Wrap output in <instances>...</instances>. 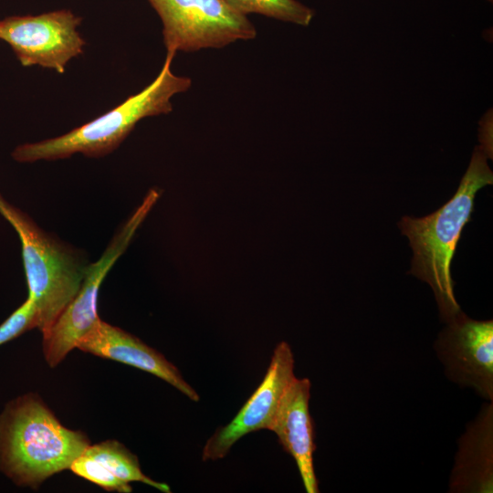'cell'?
I'll return each instance as SVG.
<instances>
[{
	"mask_svg": "<svg viewBox=\"0 0 493 493\" xmlns=\"http://www.w3.org/2000/svg\"><path fill=\"white\" fill-rule=\"evenodd\" d=\"M488 158L486 152L476 146L453 197L427 216H404L399 223L414 251L410 273L432 288L445 322L461 311L454 294L450 265L463 227L474 210L477 192L493 183Z\"/></svg>",
	"mask_w": 493,
	"mask_h": 493,
	"instance_id": "obj_1",
	"label": "cell"
},
{
	"mask_svg": "<svg viewBox=\"0 0 493 493\" xmlns=\"http://www.w3.org/2000/svg\"><path fill=\"white\" fill-rule=\"evenodd\" d=\"M89 446L85 434L65 427L36 394L16 398L0 414V469L17 485L37 487Z\"/></svg>",
	"mask_w": 493,
	"mask_h": 493,
	"instance_id": "obj_2",
	"label": "cell"
},
{
	"mask_svg": "<svg viewBox=\"0 0 493 493\" xmlns=\"http://www.w3.org/2000/svg\"><path fill=\"white\" fill-rule=\"evenodd\" d=\"M174 55L167 53L158 76L140 92L63 135L16 146L12 158L18 163H35L66 159L76 153L100 158L112 152L141 120L171 112L172 98L191 87L188 77L172 71Z\"/></svg>",
	"mask_w": 493,
	"mask_h": 493,
	"instance_id": "obj_3",
	"label": "cell"
},
{
	"mask_svg": "<svg viewBox=\"0 0 493 493\" xmlns=\"http://www.w3.org/2000/svg\"><path fill=\"white\" fill-rule=\"evenodd\" d=\"M0 215L19 237L27 298L36 307L37 329L44 334L78 293L89 262L81 250L43 230L1 193Z\"/></svg>",
	"mask_w": 493,
	"mask_h": 493,
	"instance_id": "obj_4",
	"label": "cell"
},
{
	"mask_svg": "<svg viewBox=\"0 0 493 493\" xmlns=\"http://www.w3.org/2000/svg\"><path fill=\"white\" fill-rule=\"evenodd\" d=\"M159 196L156 190L149 192L141 205L116 232L100 258L89 263L78 293L43 334V352L49 366L55 367L64 360L100 319L98 298L102 281L126 250Z\"/></svg>",
	"mask_w": 493,
	"mask_h": 493,
	"instance_id": "obj_5",
	"label": "cell"
},
{
	"mask_svg": "<svg viewBox=\"0 0 493 493\" xmlns=\"http://www.w3.org/2000/svg\"><path fill=\"white\" fill-rule=\"evenodd\" d=\"M163 23L167 53L221 48L253 39L252 22L226 0H148Z\"/></svg>",
	"mask_w": 493,
	"mask_h": 493,
	"instance_id": "obj_6",
	"label": "cell"
},
{
	"mask_svg": "<svg viewBox=\"0 0 493 493\" xmlns=\"http://www.w3.org/2000/svg\"><path fill=\"white\" fill-rule=\"evenodd\" d=\"M82 18L61 9L37 16H13L0 20V40L25 66H40L58 73L83 52L85 41L78 27Z\"/></svg>",
	"mask_w": 493,
	"mask_h": 493,
	"instance_id": "obj_7",
	"label": "cell"
},
{
	"mask_svg": "<svg viewBox=\"0 0 493 493\" xmlns=\"http://www.w3.org/2000/svg\"><path fill=\"white\" fill-rule=\"evenodd\" d=\"M446 323L434 342L446 377L493 402L492 320H473L461 310Z\"/></svg>",
	"mask_w": 493,
	"mask_h": 493,
	"instance_id": "obj_8",
	"label": "cell"
},
{
	"mask_svg": "<svg viewBox=\"0 0 493 493\" xmlns=\"http://www.w3.org/2000/svg\"><path fill=\"white\" fill-rule=\"evenodd\" d=\"M294 374V356L290 346L282 341L273 351L261 383L245 403L233 420L216 430L206 441L202 453L204 461L224 458L242 436L268 429Z\"/></svg>",
	"mask_w": 493,
	"mask_h": 493,
	"instance_id": "obj_9",
	"label": "cell"
},
{
	"mask_svg": "<svg viewBox=\"0 0 493 493\" xmlns=\"http://www.w3.org/2000/svg\"><path fill=\"white\" fill-rule=\"evenodd\" d=\"M77 348L153 374L194 402L200 399L197 392L184 381L179 370L163 355L137 337L100 319L79 341Z\"/></svg>",
	"mask_w": 493,
	"mask_h": 493,
	"instance_id": "obj_10",
	"label": "cell"
},
{
	"mask_svg": "<svg viewBox=\"0 0 493 493\" xmlns=\"http://www.w3.org/2000/svg\"><path fill=\"white\" fill-rule=\"evenodd\" d=\"M310 387L308 378L294 379L281 401L270 431L295 460L306 492L318 493L313 462L314 425L309 407Z\"/></svg>",
	"mask_w": 493,
	"mask_h": 493,
	"instance_id": "obj_11",
	"label": "cell"
},
{
	"mask_svg": "<svg viewBox=\"0 0 493 493\" xmlns=\"http://www.w3.org/2000/svg\"><path fill=\"white\" fill-rule=\"evenodd\" d=\"M448 491L493 492V402L483 404L458 438Z\"/></svg>",
	"mask_w": 493,
	"mask_h": 493,
	"instance_id": "obj_12",
	"label": "cell"
},
{
	"mask_svg": "<svg viewBox=\"0 0 493 493\" xmlns=\"http://www.w3.org/2000/svg\"><path fill=\"white\" fill-rule=\"evenodd\" d=\"M83 453L93 458L109 476L126 485L142 482L160 491L171 492L167 484L146 477L141 469L137 456L116 440L89 445Z\"/></svg>",
	"mask_w": 493,
	"mask_h": 493,
	"instance_id": "obj_13",
	"label": "cell"
},
{
	"mask_svg": "<svg viewBox=\"0 0 493 493\" xmlns=\"http://www.w3.org/2000/svg\"><path fill=\"white\" fill-rule=\"evenodd\" d=\"M235 10L246 16L259 14L280 21L307 26L314 17L313 9L297 0H226Z\"/></svg>",
	"mask_w": 493,
	"mask_h": 493,
	"instance_id": "obj_14",
	"label": "cell"
},
{
	"mask_svg": "<svg viewBox=\"0 0 493 493\" xmlns=\"http://www.w3.org/2000/svg\"><path fill=\"white\" fill-rule=\"evenodd\" d=\"M69 468L77 476L97 484L105 490L123 493L131 491L130 485L109 476L93 458L84 453L72 462Z\"/></svg>",
	"mask_w": 493,
	"mask_h": 493,
	"instance_id": "obj_15",
	"label": "cell"
},
{
	"mask_svg": "<svg viewBox=\"0 0 493 493\" xmlns=\"http://www.w3.org/2000/svg\"><path fill=\"white\" fill-rule=\"evenodd\" d=\"M37 328V311L29 298L0 324V345Z\"/></svg>",
	"mask_w": 493,
	"mask_h": 493,
	"instance_id": "obj_16",
	"label": "cell"
},
{
	"mask_svg": "<svg viewBox=\"0 0 493 493\" xmlns=\"http://www.w3.org/2000/svg\"><path fill=\"white\" fill-rule=\"evenodd\" d=\"M492 128L493 112L492 108L488 109L479 121L478 139L479 147L486 152L488 158H492Z\"/></svg>",
	"mask_w": 493,
	"mask_h": 493,
	"instance_id": "obj_17",
	"label": "cell"
},
{
	"mask_svg": "<svg viewBox=\"0 0 493 493\" xmlns=\"http://www.w3.org/2000/svg\"><path fill=\"white\" fill-rule=\"evenodd\" d=\"M487 1H488V2L492 3V1H493V0H487Z\"/></svg>",
	"mask_w": 493,
	"mask_h": 493,
	"instance_id": "obj_18",
	"label": "cell"
}]
</instances>
